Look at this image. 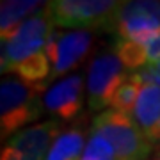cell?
<instances>
[{
    "label": "cell",
    "mask_w": 160,
    "mask_h": 160,
    "mask_svg": "<svg viewBox=\"0 0 160 160\" xmlns=\"http://www.w3.org/2000/svg\"><path fill=\"white\" fill-rule=\"evenodd\" d=\"M116 53L128 69H142L148 66L146 45L139 39H116Z\"/></svg>",
    "instance_id": "9a60e30c"
},
{
    "label": "cell",
    "mask_w": 160,
    "mask_h": 160,
    "mask_svg": "<svg viewBox=\"0 0 160 160\" xmlns=\"http://www.w3.org/2000/svg\"><path fill=\"white\" fill-rule=\"evenodd\" d=\"M82 160H118L114 148L105 139L91 130V137L87 139Z\"/></svg>",
    "instance_id": "2e32d148"
},
{
    "label": "cell",
    "mask_w": 160,
    "mask_h": 160,
    "mask_svg": "<svg viewBox=\"0 0 160 160\" xmlns=\"http://www.w3.org/2000/svg\"><path fill=\"white\" fill-rule=\"evenodd\" d=\"M86 132L80 126L62 130L53 141L45 160H82L86 149Z\"/></svg>",
    "instance_id": "7c38bea8"
},
{
    "label": "cell",
    "mask_w": 160,
    "mask_h": 160,
    "mask_svg": "<svg viewBox=\"0 0 160 160\" xmlns=\"http://www.w3.org/2000/svg\"><path fill=\"white\" fill-rule=\"evenodd\" d=\"M121 2L110 0H53L48 2L52 23L71 30H109Z\"/></svg>",
    "instance_id": "3957f363"
},
{
    "label": "cell",
    "mask_w": 160,
    "mask_h": 160,
    "mask_svg": "<svg viewBox=\"0 0 160 160\" xmlns=\"http://www.w3.org/2000/svg\"><path fill=\"white\" fill-rule=\"evenodd\" d=\"M48 2L34 0H4L0 9V36L2 41L11 38L23 23L32 16L39 14Z\"/></svg>",
    "instance_id": "8fae6325"
},
{
    "label": "cell",
    "mask_w": 160,
    "mask_h": 160,
    "mask_svg": "<svg viewBox=\"0 0 160 160\" xmlns=\"http://www.w3.org/2000/svg\"><path fill=\"white\" fill-rule=\"evenodd\" d=\"M61 132H62L61 130V121L48 119L20 130L11 139H7L6 146H11L22 153L29 155L34 160H45L53 141L59 137Z\"/></svg>",
    "instance_id": "9c48e42d"
},
{
    "label": "cell",
    "mask_w": 160,
    "mask_h": 160,
    "mask_svg": "<svg viewBox=\"0 0 160 160\" xmlns=\"http://www.w3.org/2000/svg\"><path fill=\"white\" fill-rule=\"evenodd\" d=\"M43 87L32 86L20 77L7 75L0 82V132L2 139H11L23 126L39 119L45 112Z\"/></svg>",
    "instance_id": "6da1fadb"
},
{
    "label": "cell",
    "mask_w": 160,
    "mask_h": 160,
    "mask_svg": "<svg viewBox=\"0 0 160 160\" xmlns=\"http://www.w3.org/2000/svg\"><path fill=\"white\" fill-rule=\"evenodd\" d=\"M92 132L114 148L118 160H148L151 146L133 116L107 109L92 119Z\"/></svg>",
    "instance_id": "7a4b0ae2"
},
{
    "label": "cell",
    "mask_w": 160,
    "mask_h": 160,
    "mask_svg": "<svg viewBox=\"0 0 160 160\" xmlns=\"http://www.w3.org/2000/svg\"><path fill=\"white\" fill-rule=\"evenodd\" d=\"M52 36H53V23L46 4V7L39 14L27 20L11 38L2 41V52H0L2 73H14V69L25 59L45 52Z\"/></svg>",
    "instance_id": "277c9868"
},
{
    "label": "cell",
    "mask_w": 160,
    "mask_h": 160,
    "mask_svg": "<svg viewBox=\"0 0 160 160\" xmlns=\"http://www.w3.org/2000/svg\"><path fill=\"white\" fill-rule=\"evenodd\" d=\"M45 110L57 121H73L82 114L84 107V78L69 75L46 89L43 94Z\"/></svg>",
    "instance_id": "ba28073f"
},
{
    "label": "cell",
    "mask_w": 160,
    "mask_h": 160,
    "mask_svg": "<svg viewBox=\"0 0 160 160\" xmlns=\"http://www.w3.org/2000/svg\"><path fill=\"white\" fill-rule=\"evenodd\" d=\"M92 32L89 30H64V32H53L46 53L52 62V78H59L64 73L77 68L92 45Z\"/></svg>",
    "instance_id": "52a82bcc"
},
{
    "label": "cell",
    "mask_w": 160,
    "mask_h": 160,
    "mask_svg": "<svg viewBox=\"0 0 160 160\" xmlns=\"http://www.w3.org/2000/svg\"><path fill=\"white\" fill-rule=\"evenodd\" d=\"M0 160H34V158H30L29 155L22 153V151H18L11 146H6L2 149V158Z\"/></svg>",
    "instance_id": "ac0fdd59"
},
{
    "label": "cell",
    "mask_w": 160,
    "mask_h": 160,
    "mask_svg": "<svg viewBox=\"0 0 160 160\" xmlns=\"http://www.w3.org/2000/svg\"><path fill=\"white\" fill-rule=\"evenodd\" d=\"M14 73L22 80H25V82L45 89L46 84L52 78V62H50V57H48L46 50L39 52V53H36V55H32L29 59H25L14 69Z\"/></svg>",
    "instance_id": "4fadbf2b"
},
{
    "label": "cell",
    "mask_w": 160,
    "mask_h": 160,
    "mask_svg": "<svg viewBox=\"0 0 160 160\" xmlns=\"http://www.w3.org/2000/svg\"><path fill=\"white\" fill-rule=\"evenodd\" d=\"M160 30V2H121L112 32L118 39L146 41Z\"/></svg>",
    "instance_id": "8992f818"
},
{
    "label": "cell",
    "mask_w": 160,
    "mask_h": 160,
    "mask_svg": "<svg viewBox=\"0 0 160 160\" xmlns=\"http://www.w3.org/2000/svg\"><path fill=\"white\" fill-rule=\"evenodd\" d=\"M141 87H142V78H141L139 71L126 75L123 82L118 86V89L114 91L112 98H110L109 107L112 110L125 112V114L132 116L133 109H135V103H137L139 92H141Z\"/></svg>",
    "instance_id": "5bb4252c"
},
{
    "label": "cell",
    "mask_w": 160,
    "mask_h": 160,
    "mask_svg": "<svg viewBox=\"0 0 160 160\" xmlns=\"http://www.w3.org/2000/svg\"><path fill=\"white\" fill-rule=\"evenodd\" d=\"M123 68L116 52H102L91 61L86 78L87 105L91 110L96 112L109 107L114 91L126 77Z\"/></svg>",
    "instance_id": "5b68a950"
},
{
    "label": "cell",
    "mask_w": 160,
    "mask_h": 160,
    "mask_svg": "<svg viewBox=\"0 0 160 160\" xmlns=\"http://www.w3.org/2000/svg\"><path fill=\"white\" fill-rule=\"evenodd\" d=\"M132 116L149 142H160V84L142 82Z\"/></svg>",
    "instance_id": "30bf717a"
},
{
    "label": "cell",
    "mask_w": 160,
    "mask_h": 160,
    "mask_svg": "<svg viewBox=\"0 0 160 160\" xmlns=\"http://www.w3.org/2000/svg\"><path fill=\"white\" fill-rule=\"evenodd\" d=\"M149 160H160V151H158V153H157V155H155L153 158H149Z\"/></svg>",
    "instance_id": "d6986e66"
},
{
    "label": "cell",
    "mask_w": 160,
    "mask_h": 160,
    "mask_svg": "<svg viewBox=\"0 0 160 160\" xmlns=\"http://www.w3.org/2000/svg\"><path fill=\"white\" fill-rule=\"evenodd\" d=\"M146 45V55H148L149 68H160V30L153 34L149 39L144 41Z\"/></svg>",
    "instance_id": "e0dca14e"
}]
</instances>
